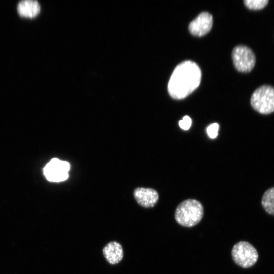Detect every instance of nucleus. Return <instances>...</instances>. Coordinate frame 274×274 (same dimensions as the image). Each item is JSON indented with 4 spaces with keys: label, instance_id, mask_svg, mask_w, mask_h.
Listing matches in <instances>:
<instances>
[{
    "label": "nucleus",
    "instance_id": "nucleus-4",
    "mask_svg": "<svg viewBox=\"0 0 274 274\" xmlns=\"http://www.w3.org/2000/svg\"><path fill=\"white\" fill-rule=\"evenodd\" d=\"M231 256L235 264L244 268L253 266L258 259L255 248L246 241H240L233 246Z\"/></svg>",
    "mask_w": 274,
    "mask_h": 274
},
{
    "label": "nucleus",
    "instance_id": "nucleus-2",
    "mask_svg": "<svg viewBox=\"0 0 274 274\" xmlns=\"http://www.w3.org/2000/svg\"><path fill=\"white\" fill-rule=\"evenodd\" d=\"M203 215L201 203L194 199H188L181 202L177 207L175 217L181 226L191 227L201 221Z\"/></svg>",
    "mask_w": 274,
    "mask_h": 274
},
{
    "label": "nucleus",
    "instance_id": "nucleus-9",
    "mask_svg": "<svg viewBox=\"0 0 274 274\" xmlns=\"http://www.w3.org/2000/svg\"><path fill=\"white\" fill-rule=\"evenodd\" d=\"M103 255L111 264L119 263L123 257V250L121 244L113 241L108 243L102 249Z\"/></svg>",
    "mask_w": 274,
    "mask_h": 274
},
{
    "label": "nucleus",
    "instance_id": "nucleus-3",
    "mask_svg": "<svg viewBox=\"0 0 274 274\" xmlns=\"http://www.w3.org/2000/svg\"><path fill=\"white\" fill-rule=\"evenodd\" d=\"M252 107L261 114H269L274 112V88L263 85L253 93L250 100Z\"/></svg>",
    "mask_w": 274,
    "mask_h": 274
},
{
    "label": "nucleus",
    "instance_id": "nucleus-7",
    "mask_svg": "<svg viewBox=\"0 0 274 274\" xmlns=\"http://www.w3.org/2000/svg\"><path fill=\"white\" fill-rule=\"evenodd\" d=\"M213 25V17L207 12L200 13L189 24V32L193 36L201 37L211 30Z\"/></svg>",
    "mask_w": 274,
    "mask_h": 274
},
{
    "label": "nucleus",
    "instance_id": "nucleus-10",
    "mask_svg": "<svg viewBox=\"0 0 274 274\" xmlns=\"http://www.w3.org/2000/svg\"><path fill=\"white\" fill-rule=\"evenodd\" d=\"M40 10L39 3L35 0H23L17 5L18 14L24 17H35L40 13Z\"/></svg>",
    "mask_w": 274,
    "mask_h": 274
},
{
    "label": "nucleus",
    "instance_id": "nucleus-6",
    "mask_svg": "<svg viewBox=\"0 0 274 274\" xmlns=\"http://www.w3.org/2000/svg\"><path fill=\"white\" fill-rule=\"evenodd\" d=\"M70 169V164L68 162L54 158L45 166L44 173L48 181L59 182L68 178Z\"/></svg>",
    "mask_w": 274,
    "mask_h": 274
},
{
    "label": "nucleus",
    "instance_id": "nucleus-8",
    "mask_svg": "<svg viewBox=\"0 0 274 274\" xmlns=\"http://www.w3.org/2000/svg\"><path fill=\"white\" fill-rule=\"evenodd\" d=\"M133 196L139 204L146 208L153 207L159 198L157 191L148 188H135L133 191Z\"/></svg>",
    "mask_w": 274,
    "mask_h": 274
},
{
    "label": "nucleus",
    "instance_id": "nucleus-5",
    "mask_svg": "<svg viewBox=\"0 0 274 274\" xmlns=\"http://www.w3.org/2000/svg\"><path fill=\"white\" fill-rule=\"evenodd\" d=\"M232 58L235 68L242 73L251 71L256 63L254 53L250 48L244 45H238L233 48Z\"/></svg>",
    "mask_w": 274,
    "mask_h": 274
},
{
    "label": "nucleus",
    "instance_id": "nucleus-1",
    "mask_svg": "<svg viewBox=\"0 0 274 274\" xmlns=\"http://www.w3.org/2000/svg\"><path fill=\"white\" fill-rule=\"evenodd\" d=\"M201 78V70L195 62L191 60L182 62L170 76L167 86L168 93L174 99H183L199 86Z\"/></svg>",
    "mask_w": 274,
    "mask_h": 274
},
{
    "label": "nucleus",
    "instance_id": "nucleus-12",
    "mask_svg": "<svg viewBox=\"0 0 274 274\" xmlns=\"http://www.w3.org/2000/svg\"><path fill=\"white\" fill-rule=\"evenodd\" d=\"M245 5L249 9L257 10L264 8L268 3V0H245Z\"/></svg>",
    "mask_w": 274,
    "mask_h": 274
},
{
    "label": "nucleus",
    "instance_id": "nucleus-13",
    "mask_svg": "<svg viewBox=\"0 0 274 274\" xmlns=\"http://www.w3.org/2000/svg\"><path fill=\"white\" fill-rule=\"evenodd\" d=\"M219 125L217 123H214L210 125L207 128V132L208 136L211 139H215L218 135V131Z\"/></svg>",
    "mask_w": 274,
    "mask_h": 274
},
{
    "label": "nucleus",
    "instance_id": "nucleus-14",
    "mask_svg": "<svg viewBox=\"0 0 274 274\" xmlns=\"http://www.w3.org/2000/svg\"><path fill=\"white\" fill-rule=\"evenodd\" d=\"M192 124V120L188 116H185L183 119L180 120L179 125L182 129L186 130L190 128Z\"/></svg>",
    "mask_w": 274,
    "mask_h": 274
},
{
    "label": "nucleus",
    "instance_id": "nucleus-11",
    "mask_svg": "<svg viewBox=\"0 0 274 274\" xmlns=\"http://www.w3.org/2000/svg\"><path fill=\"white\" fill-rule=\"evenodd\" d=\"M261 205L266 213L274 216V187L268 189L264 193Z\"/></svg>",
    "mask_w": 274,
    "mask_h": 274
}]
</instances>
